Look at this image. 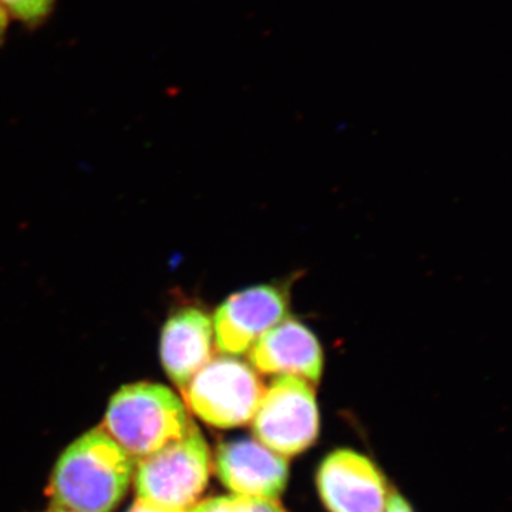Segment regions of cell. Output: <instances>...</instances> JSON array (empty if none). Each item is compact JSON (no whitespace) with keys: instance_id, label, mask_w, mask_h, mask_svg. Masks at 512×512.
<instances>
[{"instance_id":"2","label":"cell","mask_w":512,"mask_h":512,"mask_svg":"<svg viewBox=\"0 0 512 512\" xmlns=\"http://www.w3.org/2000/svg\"><path fill=\"white\" fill-rule=\"evenodd\" d=\"M192 424L183 402L167 387L134 383L114 394L104 431L133 458H144L180 440Z\"/></svg>"},{"instance_id":"16","label":"cell","mask_w":512,"mask_h":512,"mask_svg":"<svg viewBox=\"0 0 512 512\" xmlns=\"http://www.w3.org/2000/svg\"><path fill=\"white\" fill-rule=\"evenodd\" d=\"M47 512H73V511H69V510H63V508H53V510H50V511H47Z\"/></svg>"},{"instance_id":"9","label":"cell","mask_w":512,"mask_h":512,"mask_svg":"<svg viewBox=\"0 0 512 512\" xmlns=\"http://www.w3.org/2000/svg\"><path fill=\"white\" fill-rule=\"evenodd\" d=\"M249 360L265 375H291L318 383L323 350L318 338L298 319L285 318L249 349Z\"/></svg>"},{"instance_id":"8","label":"cell","mask_w":512,"mask_h":512,"mask_svg":"<svg viewBox=\"0 0 512 512\" xmlns=\"http://www.w3.org/2000/svg\"><path fill=\"white\" fill-rule=\"evenodd\" d=\"M217 473L234 494L275 501L288 480V461L259 441H229L218 448Z\"/></svg>"},{"instance_id":"1","label":"cell","mask_w":512,"mask_h":512,"mask_svg":"<svg viewBox=\"0 0 512 512\" xmlns=\"http://www.w3.org/2000/svg\"><path fill=\"white\" fill-rule=\"evenodd\" d=\"M134 460L109 434L94 429L74 441L57 461L49 495L57 508L111 512L123 500Z\"/></svg>"},{"instance_id":"15","label":"cell","mask_w":512,"mask_h":512,"mask_svg":"<svg viewBox=\"0 0 512 512\" xmlns=\"http://www.w3.org/2000/svg\"><path fill=\"white\" fill-rule=\"evenodd\" d=\"M6 29H8V16H6V10L0 6V42L6 35Z\"/></svg>"},{"instance_id":"12","label":"cell","mask_w":512,"mask_h":512,"mask_svg":"<svg viewBox=\"0 0 512 512\" xmlns=\"http://www.w3.org/2000/svg\"><path fill=\"white\" fill-rule=\"evenodd\" d=\"M55 0H0V6L26 25H39L47 18Z\"/></svg>"},{"instance_id":"4","label":"cell","mask_w":512,"mask_h":512,"mask_svg":"<svg viewBox=\"0 0 512 512\" xmlns=\"http://www.w3.org/2000/svg\"><path fill=\"white\" fill-rule=\"evenodd\" d=\"M183 390L192 412L221 429L251 421L264 393L254 369L234 357L211 359Z\"/></svg>"},{"instance_id":"11","label":"cell","mask_w":512,"mask_h":512,"mask_svg":"<svg viewBox=\"0 0 512 512\" xmlns=\"http://www.w3.org/2000/svg\"><path fill=\"white\" fill-rule=\"evenodd\" d=\"M187 512H285L281 505L272 500L244 497V495H225L211 498L204 503L194 505Z\"/></svg>"},{"instance_id":"13","label":"cell","mask_w":512,"mask_h":512,"mask_svg":"<svg viewBox=\"0 0 512 512\" xmlns=\"http://www.w3.org/2000/svg\"><path fill=\"white\" fill-rule=\"evenodd\" d=\"M384 512H413L406 500L397 493L390 494L387 497L386 508Z\"/></svg>"},{"instance_id":"10","label":"cell","mask_w":512,"mask_h":512,"mask_svg":"<svg viewBox=\"0 0 512 512\" xmlns=\"http://www.w3.org/2000/svg\"><path fill=\"white\" fill-rule=\"evenodd\" d=\"M214 350V328L202 308L178 309L161 332L160 355L165 373L184 389L195 373L207 365Z\"/></svg>"},{"instance_id":"3","label":"cell","mask_w":512,"mask_h":512,"mask_svg":"<svg viewBox=\"0 0 512 512\" xmlns=\"http://www.w3.org/2000/svg\"><path fill=\"white\" fill-rule=\"evenodd\" d=\"M210 474V450L192 424L180 440L140 458L136 476L138 500L173 510H190L204 493Z\"/></svg>"},{"instance_id":"7","label":"cell","mask_w":512,"mask_h":512,"mask_svg":"<svg viewBox=\"0 0 512 512\" xmlns=\"http://www.w3.org/2000/svg\"><path fill=\"white\" fill-rule=\"evenodd\" d=\"M318 487L330 512H384L389 497L375 464L352 450L335 451L323 461Z\"/></svg>"},{"instance_id":"5","label":"cell","mask_w":512,"mask_h":512,"mask_svg":"<svg viewBox=\"0 0 512 512\" xmlns=\"http://www.w3.org/2000/svg\"><path fill=\"white\" fill-rule=\"evenodd\" d=\"M259 443L282 457L296 456L318 437L315 392L301 377L279 375L262 393L254 417Z\"/></svg>"},{"instance_id":"14","label":"cell","mask_w":512,"mask_h":512,"mask_svg":"<svg viewBox=\"0 0 512 512\" xmlns=\"http://www.w3.org/2000/svg\"><path fill=\"white\" fill-rule=\"evenodd\" d=\"M188 510H173V508L160 507V505L137 500L128 512H187Z\"/></svg>"},{"instance_id":"6","label":"cell","mask_w":512,"mask_h":512,"mask_svg":"<svg viewBox=\"0 0 512 512\" xmlns=\"http://www.w3.org/2000/svg\"><path fill=\"white\" fill-rule=\"evenodd\" d=\"M289 293L282 285H258L229 296L214 315L215 345L238 356L288 315Z\"/></svg>"}]
</instances>
